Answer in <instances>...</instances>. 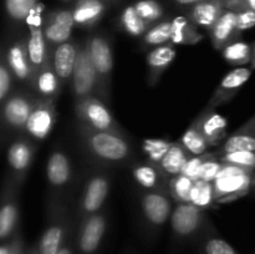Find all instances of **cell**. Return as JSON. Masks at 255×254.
<instances>
[{
    "instance_id": "1",
    "label": "cell",
    "mask_w": 255,
    "mask_h": 254,
    "mask_svg": "<svg viewBox=\"0 0 255 254\" xmlns=\"http://www.w3.org/2000/svg\"><path fill=\"white\" fill-rule=\"evenodd\" d=\"M77 134L82 149L87 156L99 163L124 164L133 153V147L125 133L95 131L77 124Z\"/></svg>"
},
{
    "instance_id": "2",
    "label": "cell",
    "mask_w": 255,
    "mask_h": 254,
    "mask_svg": "<svg viewBox=\"0 0 255 254\" xmlns=\"http://www.w3.org/2000/svg\"><path fill=\"white\" fill-rule=\"evenodd\" d=\"M46 228L36 246L40 254H57L75 227L65 203L46 207Z\"/></svg>"
},
{
    "instance_id": "3",
    "label": "cell",
    "mask_w": 255,
    "mask_h": 254,
    "mask_svg": "<svg viewBox=\"0 0 255 254\" xmlns=\"http://www.w3.org/2000/svg\"><path fill=\"white\" fill-rule=\"evenodd\" d=\"M253 173L254 171L224 163L213 182L214 201L218 203H228L246 196L253 187Z\"/></svg>"
},
{
    "instance_id": "4",
    "label": "cell",
    "mask_w": 255,
    "mask_h": 254,
    "mask_svg": "<svg viewBox=\"0 0 255 254\" xmlns=\"http://www.w3.org/2000/svg\"><path fill=\"white\" fill-rule=\"evenodd\" d=\"M46 178L49 187L47 207L64 203L62 198L71 188L74 168L69 156L62 149H54L46 163Z\"/></svg>"
},
{
    "instance_id": "5",
    "label": "cell",
    "mask_w": 255,
    "mask_h": 254,
    "mask_svg": "<svg viewBox=\"0 0 255 254\" xmlns=\"http://www.w3.org/2000/svg\"><path fill=\"white\" fill-rule=\"evenodd\" d=\"M75 116L77 122L95 131H107L124 133V129L105 101L97 96H87L75 101Z\"/></svg>"
},
{
    "instance_id": "6",
    "label": "cell",
    "mask_w": 255,
    "mask_h": 254,
    "mask_svg": "<svg viewBox=\"0 0 255 254\" xmlns=\"http://www.w3.org/2000/svg\"><path fill=\"white\" fill-rule=\"evenodd\" d=\"M90 56L99 76V97L105 102L111 101L114 54L109 39L101 34L92 35L87 39Z\"/></svg>"
},
{
    "instance_id": "7",
    "label": "cell",
    "mask_w": 255,
    "mask_h": 254,
    "mask_svg": "<svg viewBox=\"0 0 255 254\" xmlns=\"http://www.w3.org/2000/svg\"><path fill=\"white\" fill-rule=\"evenodd\" d=\"M111 189V177L105 172H96L86 179L76 206V222L97 213L104 207Z\"/></svg>"
},
{
    "instance_id": "8",
    "label": "cell",
    "mask_w": 255,
    "mask_h": 254,
    "mask_svg": "<svg viewBox=\"0 0 255 254\" xmlns=\"http://www.w3.org/2000/svg\"><path fill=\"white\" fill-rule=\"evenodd\" d=\"M39 96L26 91H12L1 104L2 127L9 132L24 133L30 114Z\"/></svg>"
},
{
    "instance_id": "9",
    "label": "cell",
    "mask_w": 255,
    "mask_h": 254,
    "mask_svg": "<svg viewBox=\"0 0 255 254\" xmlns=\"http://www.w3.org/2000/svg\"><path fill=\"white\" fill-rule=\"evenodd\" d=\"M71 91L75 101L87 96L99 97V76L90 56L87 40L80 45L76 65L72 74Z\"/></svg>"
},
{
    "instance_id": "10",
    "label": "cell",
    "mask_w": 255,
    "mask_h": 254,
    "mask_svg": "<svg viewBox=\"0 0 255 254\" xmlns=\"http://www.w3.org/2000/svg\"><path fill=\"white\" fill-rule=\"evenodd\" d=\"M36 142L31 141L24 134L14 139L7 148L6 178H9L19 188L29 173V169L36 154Z\"/></svg>"
},
{
    "instance_id": "11",
    "label": "cell",
    "mask_w": 255,
    "mask_h": 254,
    "mask_svg": "<svg viewBox=\"0 0 255 254\" xmlns=\"http://www.w3.org/2000/svg\"><path fill=\"white\" fill-rule=\"evenodd\" d=\"M107 223V214L101 211L77 223L75 237L77 254H97L106 234Z\"/></svg>"
},
{
    "instance_id": "12",
    "label": "cell",
    "mask_w": 255,
    "mask_h": 254,
    "mask_svg": "<svg viewBox=\"0 0 255 254\" xmlns=\"http://www.w3.org/2000/svg\"><path fill=\"white\" fill-rule=\"evenodd\" d=\"M172 197L167 192L143 191L141 193V211L149 231L158 232L166 224L173 212Z\"/></svg>"
},
{
    "instance_id": "13",
    "label": "cell",
    "mask_w": 255,
    "mask_h": 254,
    "mask_svg": "<svg viewBox=\"0 0 255 254\" xmlns=\"http://www.w3.org/2000/svg\"><path fill=\"white\" fill-rule=\"evenodd\" d=\"M41 10L42 6L39 4L26 19L27 25H29V37L26 40L27 55H29L30 64L34 72L39 71L51 57V51L45 39Z\"/></svg>"
},
{
    "instance_id": "14",
    "label": "cell",
    "mask_w": 255,
    "mask_h": 254,
    "mask_svg": "<svg viewBox=\"0 0 255 254\" xmlns=\"http://www.w3.org/2000/svg\"><path fill=\"white\" fill-rule=\"evenodd\" d=\"M169 219L174 237L181 241L197 237L206 224L203 211L192 203H177Z\"/></svg>"
},
{
    "instance_id": "15",
    "label": "cell",
    "mask_w": 255,
    "mask_h": 254,
    "mask_svg": "<svg viewBox=\"0 0 255 254\" xmlns=\"http://www.w3.org/2000/svg\"><path fill=\"white\" fill-rule=\"evenodd\" d=\"M56 101L47 99H37L29 120L25 126L24 136L29 137L34 142H41L49 136L56 122Z\"/></svg>"
},
{
    "instance_id": "16",
    "label": "cell",
    "mask_w": 255,
    "mask_h": 254,
    "mask_svg": "<svg viewBox=\"0 0 255 254\" xmlns=\"http://www.w3.org/2000/svg\"><path fill=\"white\" fill-rule=\"evenodd\" d=\"M19 187L9 178H5L1 192V209H0V239L7 241L19 229Z\"/></svg>"
},
{
    "instance_id": "17",
    "label": "cell",
    "mask_w": 255,
    "mask_h": 254,
    "mask_svg": "<svg viewBox=\"0 0 255 254\" xmlns=\"http://www.w3.org/2000/svg\"><path fill=\"white\" fill-rule=\"evenodd\" d=\"M74 26L72 10L60 9L49 14L44 22V34L50 51L52 52L55 47L69 41Z\"/></svg>"
},
{
    "instance_id": "18",
    "label": "cell",
    "mask_w": 255,
    "mask_h": 254,
    "mask_svg": "<svg viewBox=\"0 0 255 254\" xmlns=\"http://www.w3.org/2000/svg\"><path fill=\"white\" fill-rule=\"evenodd\" d=\"M252 76V69L249 67H237L226 75L219 82L217 89L214 90L211 100H209V107H217L221 105L227 104L239 92V90L247 84Z\"/></svg>"
},
{
    "instance_id": "19",
    "label": "cell",
    "mask_w": 255,
    "mask_h": 254,
    "mask_svg": "<svg viewBox=\"0 0 255 254\" xmlns=\"http://www.w3.org/2000/svg\"><path fill=\"white\" fill-rule=\"evenodd\" d=\"M2 54L5 55V59H6L7 65H9L15 80L21 84L30 85L31 87L35 72L30 64L29 55H27L26 40H16L5 51H2Z\"/></svg>"
},
{
    "instance_id": "20",
    "label": "cell",
    "mask_w": 255,
    "mask_h": 254,
    "mask_svg": "<svg viewBox=\"0 0 255 254\" xmlns=\"http://www.w3.org/2000/svg\"><path fill=\"white\" fill-rule=\"evenodd\" d=\"M79 50L80 45H77V42L71 41V40L59 45L52 50V66H54L55 72L59 76L62 85L71 82Z\"/></svg>"
},
{
    "instance_id": "21",
    "label": "cell",
    "mask_w": 255,
    "mask_h": 254,
    "mask_svg": "<svg viewBox=\"0 0 255 254\" xmlns=\"http://www.w3.org/2000/svg\"><path fill=\"white\" fill-rule=\"evenodd\" d=\"M193 122L208 141L209 146H219L226 139L227 120L217 114L213 107H207Z\"/></svg>"
},
{
    "instance_id": "22",
    "label": "cell",
    "mask_w": 255,
    "mask_h": 254,
    "mask_svg": "<svg viewBox=\"0 0 255 254\" xmlns=\"http://www.w3.org/2000/svg\"><path fill=\"white\" fill-rule=\"evenodd\" d=\"M132 176L143 191H162L168 193L171 179L162 172L157 164L151 162L136 163L132 168Z\"/></svg>"
},
{
    "instance_id": "23",
    "label": "cell",
    "mask_w": 255,
    "mask_h": 254,
    "mask_svg": "<svg viewBox=\"0 0 255 254\" xmlns=\"http://www.w3.org/2000/svg\"><path fill=\"white\" fill-rule=\"evenodd\" d=\"M64 85L60 81L59 76L52 66V59L50 57L46 64L37 72H35L31 87L35 90L40 99H47L56 101Z\"/></svg>"
},
{
    "instance_id": "24",
    "label": "cell",
    "mask_w": 255,
    "mask_h": 254,
    "mask_svg": "<svg viewBox=\"0 0 255 254\" xmlns=\"http://www.w3.org/2000/svg\"><path fill=\"white\" fill-rule=\"evenodd\" d=\"M176 57L173 44H164L153 47L147 55V81L149 86H156L163 72Z\"/></svg>"
},
{
    "instance_id": "25",
    "label": "cell",
    "mask_w": 255,
    "mask_h": 254,
    "mask_svg": "<svg viewBox=\"0 0 255 254\" xmlns=\"http://www.w3.org/2000/svg\"><path fill=\"white\" fill-rule=\"evenodd\" d=\"M237 17L238 11L231 9L224 10L218 21L209 30L212 44L217 50H223L229 44L237 41V37L241 34L237 26Z\"/></svg>"
},
{
    "instance_id": "26",
    "label": "cell",
    "mask_w": 255,
    "mask_h": 254,
    "mask_svg": "<svg viewBox=\"0 0 255 254\" xmlns=\"http://www.w3.org/2000/svg\"><path fill=\"white\" fill-rule=\"evenodd\" d=\"M237 151L255 152V134L251 120L233 133L227 136V138L218 146L216 153L221 156V154Z\"/></svg>"
},
{
    "instance_id": "27",
    "label": "cell",
    "mask_w": 255,
    "mask_h": 254,
    "mask_svg": "<svg viewBox=\"0 0 255 254\" xmlns=\"http://www.w3.org/2000/svg\"><path fill=\"white\" fill-rule=\"evenodd\" d=\"M106 5L102 0H76L72 9L75 25L80 27H91L100 21L105 14Z\"/></svg>"
},
{
    "instance_id": "28",
    "label": "cell",
    "mask_w": 255,
    "mask_h": 254,
    "mask_svg": "<svg viewBox=\"0 0 255 254\" xmlns=\"http://www.w3.org/2000/svg\"><path fill=\"white\" fill-rule=\"evenodd\" d=\"M224 1L222 0H203L193 5L191 10V20L194 25L211 30L224 11Z\"/></svg>"
},
{
    "instance_id": "29",
    "label": "cell",
    "mask_w": 255,
    "mask_h": 254,
    "mask_svg": "<svg viewBox=\"0 0 255 254\" xmlns=\"http://www.w3.org/2000/svg\"><path fill=\"white\" fill-rule=\"evenodd\" d=\"M191 157L192 154L182 144V142H173L166 156L162 158V161L157 166L171 179L178 174H182L184 166Z\"/></svg>"
},
{
    "instance_id": "30",
    "label": "cell",
    "mask_w": 255,
    "mask_h": 254,
    "mask_svg": "<svg viewBox=\"0 0 255 254\" xmlns=\"http://www.w3.org/2000/svg\"><path fill=\"white\" fill-rule=\"evenodd\" d=\"M202 40V35L193 24L184 16L172 20V42L173 44L193 45Z\"/></svg>"
},
{
    "instance_id": "31",
    "label": "cell",
    "mask_w": 255,
    "mask_h": 254,
    "mask_svg": "<svg viewBox=\"0 0 255 254\" xmlns=\"http://www.w3.org/2000/svg\"><path fill=\"white\" fill-rule=\"evenodd\" d=\"M121 25L125 31L133 37L142 36L149 29V25L139 16L134 5H128L121 14Z\"/></svg>"
},
{
    "instance_id": "32",
    "label": "cell",
    "mask_w": 255,
    "mask_h": 254,
    "mask_svg": "<svg viewBox=\"0 0 255 254\" xmlns=\"http://www.w3.org/2000/svg\"><path fill=\"white\" fill-rule=\"evenodd\" d=\"M223 57L227 62L236 66L246 65L252 62L253 56V47L243 41H234L229 44L228 46L222 50Z\"/></svg>"
},
{
    "instance_id": "33",
    "label": "cell",
    "mask_w": 255,
    "mask_h": 254,
    "mask_svg": "<svg viewBox=\"0 0 255 254\" xmlns=\"http://www.w3.org/2000/svg\"><path fill=\"white\" fill-rule=\"evenodd\" d=\"M193 179L184 174H178L169 181L168 193L177 203H191L192 189L194 186Z\"/></svg>"
},
{
    "instance_id": "34",
    "label": "cell",
    "mask_w": 255,
    "mask_h": 254,
    "mask_svg": "<svg viewBox=\"0 0 255 254\" xmlns=\"http://www.w3.org/2000/svg\"><path fill=\"white\" fill-rule=\"evenodd\" d=\"M214 202L216 201H214L213 183L203 181V179H197L194 182L193 189H192L191 203L204 211V209L212 207Z\"/></svg>"
},
{
    "instance_id": "35",
    "label": "cell",
    "mask_w": 255,
    "mask_h": 254,
    "mask_svg": "<svg viewBox=\"0 0 255 254\" xmlns=\"http://www.w3.org/2000/svg\"><path fill=\"white\" fill-rule=\"evenodd\" d=\"M181 142L188 149V152L192 156H199V154L206 153L207 148L209 147L208 141L204 138V136L202 134V132L199 131V128L196 126L194 122H192L188 129L184 132Z\"/></svg>"
},
{
    "instance_id": "36",
    "label": "cell",
    "mask_w": 255,
    "mask_h": 254,
    "mask_svg": "<svg viewBox=\"0 0 255 254\" xmlns=\"http://www.w3.org/2000/svg\"><path fill=\"white\" fill-rule=\"evenodd\" d=\"M168 41H172V21L158 22L149 27L148 31L143 35V44L146 46L156 47Z\"/></svg>"
},
{
    "instance_id": "37",
    "label": "cell",
    "mask_w": 255,
    "mask_h": 254,
    "mask_svg": "<svg viewBox=\"0 0 255 254\" xmlns=\"http://www.w3.org/2000/svg\"><path fill=\"white\" fill-rule=\"evenodd\" d=\"M39 5V0H5L7 16L14 21H22L29 17L32 10Z\"/></svg>"
},
{
    "instance_id": "38",
    "label": "cell",
    "mask_w": 255,
    "mask_h": 254,
    "mask_svg": "<svg viewBox=\"0 0 255 254\" xmlns=\"http://www.w3.org/2000/svg\"><path fill=\"white\" fill-rule=\"evenodd\" d=\"M173 142L164 141L159 138H149L143 142V151L148 157V162L154 164H158L162 161L168 149L171 148Z\"/></svg>"
},
{
    "instance_id": "39",
    "label": "cell",
    "mask_w": 255,
    "mask_h": 254,
    "mask_svg": "<svg viewBox=\"0 0 255 254\" xmlns=\"http://www.w3.org/2000/svg\"><path fill=\"white\" fill-rule=\"evenodd\" d=\"M223 163L234 164L242 168L255 171V152L252 151H237L229 152L218 156Z\"/></svg>"
},
{
    "instance_id": "40",
    "label": "cell",
    "mask_w": 255,
    "mask_h": 254,
    "mask_svg": "<svg viewBox=\"0 0 255 254\" xmlns=\"http://www.w3.org/2000/svg\"><path fill=\"white\" fill-rule=\"evenodd\" d=\"M134 7L139 16L148 25L159 20L163 15V7L156 0H138L134 4Z\"/></svg>"
},
{
    "instance_id": "41",
    "label": "cell",
    "mask_w": 255,
    "mask_h": 254,
    "mask_svg": "<svg viewBox=\"0 0 255 254\" xmlns=\"http://www.w3.org/2000/svg\"><path fill=\"white\" fill-rule=\"evenodd\" d=\"M224 163L219 159L218 154L216 152H209L208 156H207L206 161L203 162L201 167V172H199V179H203V181L212 182L214 181L218 177L219 172L223 168Z\"/></svg>"
},
{
    "instance_id": "42",
    "label": "cell",
    "mask_w": 255,
    "mask_h": 254,
    "mask_svg": "<svg viewBox=\"0 0 255 254\" xmlns=\"http://www.w3.org/2000/svg\"><path fill=\"white\" fill-rule=\"evenodd\" d=\"M14 75L7 65L5 55L1 54L0 57V102H4L12 94V84H14Z\"/></svg>"
},
{
    "instance_id": "43",
    "label": "cell",
    "mask_w": 255,
    "mask_h": 254,
    "mask_svg": "<svg viewBox=\"0 0 255 254\" xmlns=\"http://www.w3.org/2000/svg\"><path fill=\"white\" fill-rule=\"evenodd\" d=\"M202 247L204 254H239L228 242L217 236L206 237Z\"/></svg>"
},
{
    "instance_id": "44",
    "label": "cell",
    "mask_w": 255,
    "mask_h": 254,
    "mask_svg": "<svg viewBox=\"0 0 255 254\" xmlns=\"http://www.w3.org/2000/svg\"><path fill=\"white\" fill-rule=\"evenodd\" d=\"M207 156H208V153H207V152L203 154H199V156H192L191 158L188 159V162L186 163V166H184L183 171H182V174L189 177V178L193 179V181L199 179V172H201V167H202V164H203V162L206 161Z\"/></svg>"
},
{
    "instance_id": "45",
    "label": "cell",
    "mask_w": 255,
    "mask_h": 254,
    "mask_svg": "<svg viewBox=\"0 0 255 254\" xmlns=\"http://www.w3.org/2000/svg\"><path fill=\"white\" fill-rule=\"evenodd\" d=\"M22 248H24V241H22L21 229L19 228L11 238L2 242L0 247V254H17Z\"/></svg>"
},
{
    "instance_id": "46",
    "label": "cell",
    "mask_w": 255,
    "mask_h": 254,
    "mask_svg": "<svg viewBox=\"0 0 255 254\" xmlns=\"http://www.w3.org/2000/svg\"><path fill=\"white\" fill-rule=\"evenodd\" d=\"M237 26L239 31L252 29L255 26V11L251 9H243L238 11L237 17Z\"/></svg>"
},
{
    "instance_id": "47",
    "label": "cell",
    "mask_w": 255,
    "mask_h": 254,
    "mask_svg": "<svg viewBox=\"0 0 255 254\" xmlns=\"http://www.w3.org/2000/svg\"><path fill=\"white\" fill-rule=\"evenodd\" d=\"M76 228H74L71 231V233L69 234L67 239L65 241L64 246L60 248V251L57 252V254H75L76 252Z\"/></svg>"
},
{
    "instance_id": "48",
    "label": "cell",
    "mask_w": 255,
    "mask_h": 254,
    "mask_svg": "<svg viewBox=\"0 0 255 254\" xmlns=\"http://www.w3.org/2000/svg\"><path fill=\"white\" fill-rule=\"evenodd\" d=\"M174 1L178 5H184V6H187V5H196L198 4V2L203 1V0H174Z\"/></svg>"
},
{
    "instance_id": "49",
    "label": "cell",
    "mask_w": 255,
    "mask_h": 254,
    "mask_svg": "<svg viewBox=\"0 0 255 254\" xmlns=\"http://www.w3.org/2000/svg\"><path fill=\"white\" fill-rule=\"evenodd\" d=\"M244 9H251L255 11V0H244Z\"/></svg>"
},
{
    "instance_id": "50",
    "label": "cell",
    "mask_w": 255,
    "mask_h": 254,
    "mask_svg": "<svg viewBox=\"0 0 255 254\" xmlns=\"http://www.w3.org/2000/svg\"><path fill=\"white\" fill-rule=\"evenodd\" d=\"M26 254H40V252H39V248H37V246H36V244H35V246H32L31 248H29V249H27Z\"/></svg>"
},
{
    "instance_id": "51",
    "label": "cell",
    "mask_w": 255,
    "mask_h": 254,
    "mask_svg": "<svg viewBox=\"0 0 255 254\" xmlns=\"http://www.w3.org/2000/svg\"><path fill=\"white\" fill-rule=\"evenodd\" d=\"M252 67L255 69V45L253 46V56H252Z\"/></svg>"
},
{
    "instance_id": "52",
    "label": "cell",
    "mask_w": 255,
    "mask_h": 254,
    "mask_svg": "<svg viewBox=\"0 0 255 254\" xmlns=\"http://www.w3.org/2000/svg\"><path fill=\"white\" fill-rule=\"evenodd\" d=\"M251 122H252V126H253V131H254V134H255V115L251 119Z\"/></svg>"
},
{
    "instance_id": "53",
    "label": "cell",
    "mask_w": 255,
    "mask_h": 254,
    "mask_svg": "<svg viewBox=\"0 0 255 254\" xmlns=\"http://www.w3.org/2000/svg\"><path fill=\"white\" fill-rule=\"evenodd\" d=\"M17 254H26V252H25V251H24V248H22L21 251H20L19 253H17Z\"/></svg>"
},
{
    "instance_id": "54",
    "label": "cell",
    "mask_w": 255,
    "mask_h": 254,
    "mask_svg": "<svg viewBox=\"0 0 255 254\" xmlns=\"http://www.w3.org/2000/svg\"><path fill=\"white\" fill-rule=\"evenodd\" d=\"M253 187H255V171L253 173Z\"/></svg>"
}]
</instances>
